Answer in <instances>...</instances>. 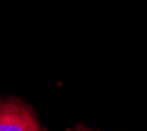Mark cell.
Segmentation results:
<instances>
[{
	"mask_svg": "<svg viewBox=\"0 0 147 131\" xmlns=\"http://www.w3.org/2000/svg\"><path fill=\"white\" fill-rule=\"evenodd\" d=\"M0 131H46L34 107L18 96H0Z\"/></svg>",
	"mask_w": 147,
	"mask_h": 131,
	"instance_id": "1",
	"label": "cell"
},
{
	"mask_svg": "<svg viewBox=\"0 0 147 131\" xmlns=\"http://www.w3.org/2000/svg\"><path fill=\"white\" fill-rule=\"evenodd\" d=\"M64 131H100V130H95V128H91L88 126L83 125V123H75V125L70 126L68 128H66Z\"/></svg>",
	"mask_w": 147,
	"mask_h": 131,
	"instance_id": "2",
	"label": "cell"
}]
</instances>
